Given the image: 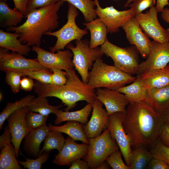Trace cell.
<instances>
[{
    "label": "cell",
    "mask_w": 169,
    "mask_h": 169,
    "mask_svg": "<svg viewBox=\"0 0 169 169\" xmlns=\"http://www.w3.org/2000/svg\"><path fill=\"white\" fill-rule=\"evenodd\" d=\"M164 122L163 114L142 101L129 102L122 124L133 148L151 145L158 138Z\"/></svg>",
    "instance_id": "obj_1"
},
{
    "label": "cell",
    "mask_w": 169,
    "mask_h": 169,
    "mask_svg": "<svg viewBox=\"0 0 169 169\" xmlns=\"http://www.w3.org/2000/svg\"><path fill=\"white\" fill-rule=\"evenodd\" d=\"M65 71L67 80L64 84L54 85L37 81L34 82V92L39 96L54 97L60 99L67 106L63 110L64 111L72 109L79 101L92 103L96 99L95 89L80 79L74 68Z\"/></svg>",
    "instance_id": "obj_2"
},
{
    "label": "cell",
    "mask_w": 169,
    "mask_h": 169,
    "mask_svg": "<svg viewBox=\"0 0 169 169\" xmlns=\"http://www.w3.org/2000/svg\"><path fill=\"white\" fill-rule=\"evenodd\" d=\"M63 2L34 10L27 14L25 21L18 26L7 28L8 32L20 33L18 39L23 44L40 47L43 35L58 27V13Z\"/></svg>",
    "instance_id": "obj_3"
},
{
    "label": "cell",
    "mask_w": 169,
    "mask_h": 169,
    "mask_svg": "<svg viewBox=\"0 0 169 169\" xmlns=\"http://www.w3.org/2000/svg\"><path fill=\"white\" fill-rule=\"evenodd\" d=\"M136 78L115 66L106 64L100 59L95 61L89 72L87 83L94 89L103 88L116 90L133 82Z\"/></svg>",
    "instance_id": "obj_4"
},
{
    "label": "cell",
    "mask_w": 169,
    "mask_h": 169,
    "mask_svg": "<svg viewBox=\"0 0 169 169\" xmlns=\"http://www.w3.org/2000/svg\"><path fill=\"white\" fill-rule=\"evenodd\" d=\"M76 46L69 43L66 47L71 50L73 54V63L74 67L85 83L88 81L89 70L92 67L97 59H101L104 54L101 47L91 49L89 42L87 39L75 40Z\"/></svg>",
    "instance_id": "obj_5"
},
{
    "label": "cell",
    "mask_w": 169,
    "mask_h": 169,
    "mask_svg": "<svg viewBox=\"0 0 169 169\" xmlns=\"http://www.w3.org/2000/svg\"><path fill=\"white\" fill-rule=\"evenodd\" d=\"M100 47L104 54L112 59L116 67L131 75L137 74L139 53L135 46L120 47L110 43L107 38Z\"/></svg>",
    "instance_id": "obj_6"
},
{
    "label": "cell",
    "mask_w": 169,
    "mask_h": 169,
    "mask_svg": "<svg viewBox=\"0 0 169 169\" xmlns=\"http://www.w3.org/2000/svg\"><path fill=\"white\" fill-rule=\"evenodd\" d=\"M89 140L88 151L83 159L87 162L90 169H97L112 153L119 149L108 128L100 136L89 138Z\"/></svg>",
    "instance_id": "obj_7"
},
{
    "label": "cell",
    "mask_w": 169,
    "mask_h": 169,
    "mask_svg": "<svg viewBox=\"0 0 169 169\" xmlns=\"http://www.w3.org/2000/svg\"><path fill=\"white\" fill-rule=\"evenodd\" d=\"M78 14L77 9L69 3L66 23L59 30L48 32L45 34L57 38L54 45L49 47L51 52L54 53L59 50H63L71 42L74 40H80L88 33L87 30L81 29L76 23L75 19Z\"/></svg>",
    "instance_id": "obj_8"
},
{
    "label": "cell",
    "mask_w": 169,
    "mask_h": 169,
    "mask_svg": "<svg viewBox=\"0 0 169 169\" xmlns=\"http://www.w3.org/2000/svg\"><path fill=\"white\" fill-rule=\"evenodd\" d=\"M0 49V69L5 72L12 71L24 72L40 69L44 67L38 59H28L22 55L1 47Z\"/></svg>",
    "instance_id": "obj_9"
},
{
    "label": "cell",
    "mask_w": 169,
    "mask_h": 169,
    "mask_svg": "<svg viewBox=\"0 0 169 169\" xmlns=\"http://www.w3.org/2000/svg\"><path fill=\"white\" fill-rule=\"evenodd\" d=\"M94 0L96 6L95 9L97 16L102 19L105 25L108 33L112 34L118 32L120 28L135 16L132 8L120 11L113 6L102 8L99 0Z\"/></svg>",
    "instance_id": "obj_10"
},
{
    "label": "cell",
    "mask_w": 169,
    "mask_h": 169,
    "mask_svg": "<svg viewBox=\"0 0 169 169\" xmlns=\"http://www.w3.org/2000/svg\"><path fill=\"white\" fill-rule=\"evenodd\" d=\"M157 13L156 7H153L145 13H141L135 17L143 31L149 38L161 43L169 42L167 31L159 23Z\"/></svg>",
    "instance_id": "obj_11"
},
{
    "label": "cell",
    "mask_w": 169,
    "mask_h": 169,
    "mask_svg": "<svg viewBox=\"0 0 169 169\" xmlns=\"http://www.w3.org/2000/svg\"><path fill=\"white\" fill-rule=\"evenodd\" d=\"M32 49L37 54V58L43 67L65 71L74 68L73 63V54L69 49L59 50L55 53L45 50L39 46L33 45Z\"/></svg>",
    "instance_id": "obj_12"
},
{
    "label": "cell",
    "mask_w": 169,
    "mask_h": 169,
    "mask_svg": "<svg viewBox=\"0 0 169 169\" xmlns=\"http://www.w3.org/2000/svg\"><path fill=\"white\" fill-rule=\"evenodd\" d=\"M125 113L116 112L110 115L108 128L112 137L115 139L126 164L130 166V156L132 150L129 137L123 128L122 121Z\"/></svg>",
    "instance_id": "obj_13"
},
{
    "label": "cell",
    "mask_w": 169,
    "mask_h": 169,
    "mask_svg": "<svg viewBox=\"0 0 169 169\" xmlns=\"http://www.w3.org/2000/svg\"><path fill=\"white\" fill-rule=\"evenodd\" d=\"M169 63V41L161 43L151 41L150 52L148 58L139 64L137 75L151 70L163 68Z\"/></svg>",
    "instance_id": "obj_14"
},
{
    "label": "cell",
    "mask_w": 169,
    "mask_h": 169,
    "mask_svg": "<svg viewBox=\"0 0 169 169\" xmlns=\"http://www.w3.org/2000/svg\"><path fill=\"white\" fill-rule=\"evenodd\" d=\"M29 110L28 105L24 106L13 112L7 119L17 157L19 155L21 142L30 131L27 127L25 120L26 114Z\"/></svg>",
    "instance_id": "obj_15"
},
{
    "label": "cell",
    "mask_w": 169,
    "mask_h": 169,
    "mask_svg": "<svg viewBox=\"0 0 169 169\" xmlns=\"http://www.w3.org/2000/svg\"><path fill=\"white\" fill-rule=\"evenodd\" d=\"M92 104V112L90 119L83 125L84 131L88 139L100 136L108 128L110 115L103 108V104L97 99Z\"/></svg>",
    "instance_id": "obj_16"
},
{
    "label": "cell",
    "mask_w": 169,
    "mask_h": 169,
    "mask_svg": "<svg viewBox=\"0 0 169 169\" xmlns=\"http://www.w3.org/2000/svg\"><path fill=\"white\" fill-rule=\"evenodd\" d=\"M122 28L129 43L136 47L143 58L147 59L150 52L151 41L141 28L135 16Z\"/></svg>",
    "instance_id": "obj_17"
},
{
    "label": "cell",
    "mask_w": 169,
    "mask_h": 169,
    "mask_svg": "<svg viewBox=\"0 0 169 169\" xmlns=\"http://www.w3.org/2000/svg\"><path fill=\"white\" fill-rule=\"evenodd\" d=\"M88 148V144L77 143L68 136L61 150L55 155L53 162L59 166H69L73 161L83 158L87 154Z\"/></svg>",
    "instance_id": "obj_18"
},
{
    "label": "cell",
    "mask_w": 169,
    "mask_h": 169,
    "mask_svg": "<svg viewBox=\"0 0 169 169\" xmlns=\"http://www.w3.org/2000/svg\"><path fill=\"white\" fill-rule=\"evenodd\" d=\"M95 93L96 99L105 105L110 115L116 112H126L129 101L124 94L106 88H97Z\"/></svg>",
    "instance_id": "obj_19"
},
{
    "label": "cell",
    "mask_w": 169,
    "mask_h": 169,
    "mask_svg": "<svg viewBox=\"0 0 169 169\" xmlns=\"http://www.w3.org/2000/svg\"><path fill=\"white\" fill-rule=\"evenodd\" d=\"M50 130L46 124L38 129L30 131L24 138L23 150L28 156L35 158L40 154V146Z\"/></svg>",
    "instance_id": "obj_20"
},
{
    "label": "cell",
    "mask_w": 169,
    "mask_h": 169,
    "mask_svg": "<svg viewBox=\"0 0 169 169\" xmlns=\"http://www.w3.org/2000/svg\"><path fill=\"white\" fill-rule=\"evenodd\" d=\"M143 101L157 112L163 114L169 110V85L147 89Z\"/></svg>",
    "instance_id": "obj_21"
},
{
    "label": "cell",
    "mask_w": 169,
    "mask_h": 169,
    "mask_svg": "<svg viewBox=\"0 0 169 169\" xmlns=\"http://www.w3.org/2000/svg\"><path fill=\"white\" fill-rule=\"evenodd\" d=\"M147 89L159 88L169 85V65L165 67L154 69L139 75Z\"/></svg>",
    "instance_id": "obj_22"
},
{
    "label": "cell",
    "mask_w": 169,
    "mask_h": 169,
    "mask_svg": "<svg viewBox=\"0 0 169 169\" xmlns=\"http://www.w3.org/2000/svg\"><path fill=\"white\" fill-rule=\"evenodd\" d=\"M85 29L89 30L90 34L89 47L94 49L101 46L105 42L108 33L106 27L102 19L96 18L88 22L83 23Z\"/></svg>",
    "instance_id": "obj_23"
},
{
    "label": "cell",
    "mask_w": 169,
    "mask_h": 169,
    "mask_svg": "<svg viewBox=\"0 0 169 169\" xmlns=\"http://www.w3.org/2000/svg\"><path fill=\"white\" fill-rule=\"evenodd\" d=\"M20 34L11 33L0 30V46L22 55H27L30 52V46L23 44L18 38Z\"/></svg>",
    "instance_id": "obj_24"
},
{
    "label": "cell",
    "mask_w": 169,
    "mask_h": 169,
    "mask_svg": "<svg viewBox=\"0 0 169 169\" xmlns=\"http://www.w3.org/2000/svg\"><path fill=\"white\" fill-rule=\"evenodd\" d=\"M83 125L78 121H69L62 125H50L48 126L50 131L64 133L75 141H79L89 144V139L85 134Z\"/></svg>",
    "instance_id": "obj_25"
},
{
    "label": "cell",
    "mask_w": 169,
    "mask_h": 169,
    "mask_svg": "<svg viewBox=\"0 0 169 169\" xmlns=\"http://www.w3.org/2000/svg\"><path fill=\"white\" fill-rule=\"evenodd\" d=\"M92 109V103H87L82 109L76 111H63V110H59L55 115L56 118L54 123L56 125H59L63 121H74L85 124L87 122Z\"/></svg>",
    "instance_id": "obj_26"
},
{
    "label": "cell",
    "mask_w": 169,
    "mask_h": 169,
    "mask_svg": "<svg viewBox=\"0 0 169 169\" xmlns=\"http://www.w3.org/2000/svg\"><path fill=\"white\" fill-rule=\"evenodd\" d=\"M147 90L139 76L137 75L132 83L121 87L116 90L124 94L130 102L144 100Z\"/></svg>",
    "instance_id": "obj_27"
},
{
    "label": "cell",
    "mask_w": 169,
    "mask_h": 169,
    "mask_svg": "<svg viewBox=\"0 0 169 169\" xmlns=\"http://www.w3.org/2000/svg\"><path fill=\"white\" fill-rule=\"evenodd\" d=\"M143 145L133 148L130 156V169L146 168L153 157L150 151Z\"/></svg>",
    "instance_id": "obj_28"
},
{
    "label": "cell",
    "mask_w": 169,
    "mask_h": 169,
    "mask_svg": "<svg viewBox=\"0 0 169 169\" xmlns=\"http://www.w3.org/2000/svg\"><path fill=\"white\" fill-rule=\"evenodd\" d=\"M24 17L18 10L9 8L6 3L0 2V26H16Z\"/></svg>",
    "instance_id": "obj_29"
},
{
    "label": "cell",
    "mask_w": 169,
    "mask_h": 169,
    "mask_svg": "<svg viewBox=\"0 0 169 169\" xmlns=\"http://www.w3.org/2000/svg\"><path fill=\"white\" fill-rule=\"evenodd\" d=\"M15 150L12 142L5 145L1 149L0 169H21L16 158Z\"/></svg>",
    "instance_id": "obj_30"
},
{
    "label": "cell",
    "mask_w": 169,
    "mask_h": 169,
    "mask_svg": "<svg viewBox=\"0 0 169 169\" xmlns=\"http://www.w3.org/2000/svg\"><path fill=\"white\" fill-rule=\"evenodd\" d=\"M28 106L32 111L49 116L50 113L56 115L62 106V105L57 106L50 105L46 97L38 96L33 99Z\"/></svg>",
    "instance_id": "obj_31"
},
{
    "label": "cell",
    "mask_w": 169,
    "mask_h": 169,
    "mask_svg": "<svg viewBox=\"0 0 169 169\" xmlns=\"http://www.w3.org/2000/svg\"><path fill=\"white\" fill-rule=\"evenodd\" d=\"M67 2L78 9L82 13L85 21L89 22L97 18L94 0H59Z\"/></svg>",
    "instance_id": "obj_32"
},
{
    "label": "cell",
    "mask_w": 169,
    "mask_h": 169,
    "mask_svg": "<svg viewBox=\"0 0 169 169\" xmlns=\"http://www.w3.org/2000/svg\"><path fill=\"white\" fill-rule=\"evenodd\" d=\"M34 98V95H28L14 102H8L0 114V130L2 129L5 121L11 114L20 108L28 105Z\"/></svg>",
    "instance_id": "obj_33"
},
{
    "label": "cell",
    "mask_w": 169,
    "mask_h": 169,
    "mask_svg": "<svg viewBox=\"0 0 169 169\" xmlns=\"http://www.w3.org/2000/svg\"><path fill=\"white\" fill-rule=\"evenodd\" d=\"M65 141V139L62 133L50 131L44 141V144L41 150L40 156L44 152H50L54 149L59 151L63 146Z\"/></svg>",
    "instance_id": "obj_34"
},
{
    "label": "cell",
    "mask_w": 169,
    "mask_h": 169,
    "mask_svg": "<svg viewBox=\"0 0 169 169\" xmlns=\"http://www.w3.org/2000/svg\"><path fill=\"white\" fill-rule=\"evenodd\" d=\"M48 116L36 113L29 110L26 114L25 118L28 129L31 131L40 128L46 124Z\"/></svg>",
    "instance_id": "obj_35"
},
{
    "label": "cell",
    "mask_w": 169,
    "mask_h": 169,
    "mask_svg": "<svg viewBox=\"0 0 169 169\" xmlns=\"http://www.w3.org/2000/svg\"><path fill=\"white\" fill-rule=\"evenodd\" d=\"M151 145L153 158L161 159L169 165V147L164 145L159 137Z\"/></svg>",
    "instance_id": "obj_36"
},
{
    "label": "cell",
    "mask_w": 169,
    "mask_h": 169,
    "mask_svg": "<svg viewBox=\"0 0 169 169\" xmlns=\"http://www.w3.org/2000/svg\"><path fill=\"white\" fill-rule=\"evenodd\" d=\"M23 76H27L39 82L50 84L53 72L49 68L44 67L37 70L23 72Z\"/></svg>",
    "instance_id": "obj_37"
},
{
    "label": "cell",
    "mask_w": 169,
    "mask_h": 169,
    "mask_svg": "<svg viewBox=\"0 0 169 169\" xmlns=\"http://www.w3.org/2000/svg\"><path fill=\"white\" fill-rule=\"evenodd\" d=\"M49 152L44 151L35 159L25 158V161H18L19 164L24 168L28 169H40L42 165L45 163L49 157Z\"/></svg>",
    "instance_id": "obj_38"
},
{
    "label": "cell",
    "mask_w": 169,
    "mask_h": 169,
    "mask_svg": "<svg viewBox=\"0 0 169 169\" xmlns=\"http://www.w3.org/2000/svg\"><path fill=\"white\" fill-rule=\"evenodd\" d=\"M6 72V82L10 86L14 93H17L21 89V77L23 76V73L12 71H7Z\"/></svg>",
    "instance_id": "obj_39"
},
{
    "label": "cell",
    "mask_w": 169,
    "mask_h": 169,
    "mask_svg": "<svg viewBox=\"0 0 169 169\" xmlns=\"http://www.w3.org/2000/svg\"><path fill=\"white\" fill-rule=\"evenodd\" d=\"M121 154L120 151L118 150L112 153L105 161L113 169H130V166L123 161Z\"/></svg>",
    "instance_id": "obj_40"
},
{
    "label": "cell",
    "mask_w": 169,
    "mask_h": 169,
    "mask_svg": "<svg viewBox=\"0 0 169 169\" xmlns=\"http://www.w3.org/2000/svg\"><path fill=\"white\" fill-rule=\"evenodd\" d=\"M156 1V0H134L129 6L133 9L136 16L148 8L154 7Z\"/></svg>",
    "instance_id": "obj_41"
},
{
    "label": "cell",
    "mask_w": 169,
    "mask_h": 169,
    "mask_svg": "<svg viewBox=\"0 0 169 169\" xmlns=\"http://www.w3.org/2000/svg\"><path fill=\"white\" fill-rule=\"evenodd\" d=\"M59 1V0H29L24 17L34 10L49 6Z\"/></svg>",
    "instance_id": "obj_42"
},
{
    "label": "cell",
    "mask_w": 169,
    "mask_h": 169,
    "mask_svg": "<svg viewBox=\"0 0 169 169\" xmlns=\"http://www.w3.org/2000/svg\"><path fill=\"white\" fill-rule=\"evenodd\" d=\"M50 69L53 72L51 77V84L60 86L66 84L67 79L65 72L58 69L52 68Z\"/></svg>",
    "instance_id": "obj_43"
},
{
    "label": "cell",
    "mask_w": 169,
    "mask_h": 169,
    "mask_svg": "<svg viewBox=\"0 0 169 169\" xmlns=\"http://www.w3.org/2000/svg\"><path fill=\"white\" fill-rule=\"evenodd\" d=\"M146 168L148 169H169V165L161 159L152 158Z\"/></svg>",
    "instance_id": "obj_44"
},
{
    "label": "cell",
    "mask_w": 169,
    "mask_h": 169,
    "mask_svg": "<svg viewBox=\"0 0 169 169\" xmlns=\"http://www.w3.org/2000/svg\"><path fill=\"white\" fill-rule=\"evenodd\" d=\"M159 138L165 145L169 147V124L164 122L160 131Z\"/></svg>",
    "instance_id": "obj_45"
},
{
    "label": "cell",
    "mask_w": 169,
    "mask_h": 169,
    "mask_svg": "<svg viewBox=\"0 0 169 169\" xmlns=\"http://www.w3.org/2000/svg\"><path fill=\"white\" fill-rule=\"evenodd\" d=\"M35 83L33 79L27 76L21 79L20 81V88L26 91H30L34 88Z\"/></svg>",
    "instance_id": "obj_46"
},
{
    "label": "cell",
    "mask_w": 169,
    "mask_h": 169,
    "mask_svg": "<svg viewBox=\"0 0 169 169\" xmlns=\"http://www.w3.org/2000/svg\"><path fill=\"white\" fill-rule=\"evenodd\" d=\"M12 139L11 134L8 125L4 127V132L0 137V149L5 145L12 142Z\"/></svg>",
    "instance_id": "obj_47"
},
{
    "label": "cell",
    "mask_w": 169,
    "mask_h": 169,
    "mask_svg": "<svg viewBox=\"0 0 169 169\" xmlns=\"http://www.w3.org/2000/svg\"><path fill=\"white\" fill-rule=\"evenodd\" d=\"M70 169H88L89 166L87 162L84 160H82L80 158L73 161L69 166Z\"/></svg>",
    "instance_id": "obj_48"
},
{
    "label": "cell",
    "mask_w": 169,
    "mask_h": 169,
    "mask_svg": "<svg viewBox=\"0 0 169 169\" xmlns=\"http://www.w3.org/2000/svg\"><path fill=\"white\" fill-rule=\"evenodd\" d=\"M14 5V8L22 12L24 16L26 13L27 5L29 0H12Z\"/></svg>",
    "instance_id": "obj_49"
},
{
    "label": "cell",
    "mask_w": 169,
    "mask_h": 169,
    "mask_svg": "<svg viewBox=\"0 0 169 169\" xmlns=\"http://www.w3.org/2000/svg\"><path fill=\"white\" fill-rule=\"evenodd\" d=\"M169 5L168 0H156V6L158 12H161L166 5Z\"/></svg>",
    "instance_id": "obj_50"
},
{
    "label": "cell",
    "mask_w": 169,
    "mask_h": 169,
    "mask_svg": "<svg viewBox=\"0 0 169 169\" xmlns=\"http://www.w3.org/2000/svg\"><path fill=\"white\" fill-rule=\"evenodd\" d=\"M161 16L165 22L169 23V8H164L161 12Z\"/></svg>",
    "instance_id": "obj_51"
},
{
    "label": "cell",
    "mask_w": 169,
    "mask_h": 169,
    "mask_svg": "<svg viewBox=\"0 0 169 169\" xmlns=\"http://www.w3.org/2000/svg\"><path fill=\"white\" fill-rule=\"evenodd\" d=\"M110 166L109 164L105 161L101 164L97 169H110Z\"/></svg>",
    "instance_id": "obj_52"
},
{
    "label": "cell",
    "mask_w": 169,
    "mask_h": 169,
    "mask_svg": "<svg viewBox=\"0 0 169 169\" xmlns=\"http://www.w3.org/2000/svg\"><path fill=\"white\" fill-rule=\"evenodd\" d=\"M164 122L169 124V110L163 114Z\"/></svg>",
    "instance_id": "obj_53"
},
{
    "label": "cell",
    "mask_w": 169,
    "mask_h": 169,
    "mask_svg": "<svg viewBox=\"0 0 169 169\" xmlns=\"http://www.w3.org/2000/svg\"><path fill=\"white\" fill-rule=\"evenodd\" d=\"M134 0H127L125 4L124 5V7H128L129 5L130 4V3L132 2H133V1Z\"/></svg>",
    "instance_id": "obj_54"
},
{
    "label": "cell",
    "mask_w": 169,
    "mask_h": 169,
    "mask_svg": "<svg viewBox=\"0 0 169 169\" xmlns=\"http://www.w3.org/2000/svg\"><path fill=\"white\" fill-rule=\"evenodd\" d=\"M2 98H3L2 95L1 93H0V100H2Z\"/></svg>",
    "instance_id": "obj_55"
},
{
    "label": "cell",
    "mask_w": 169,
    "mask_h": 169,
    "mask_svg": "<svg viewBox=\"0 0 169 169\" xmlns=\"http://www.w3.org/2000/svg\"><path fill=\"white\" fill-rule=\"evenodd\" d=\"M7 0H0V2L6 3Z\"/></svg>",
    "instance_id": "obj_56"
},
{
    "label": "cell",
    "mask_w": 169,
    "mask_h": 169,
    "mask_svg": "<svg viewBox=\"0 0 169 169\" xmlns=\"http://www.w3.org/2000/svg\"><path fill=\"white\" fill-rule=\"evenodd\" d=\"M167 32H168V35H169V27H168L167 29Z\"/></svg>",
    "instance_id": "obj_57"
}]
</instances>
